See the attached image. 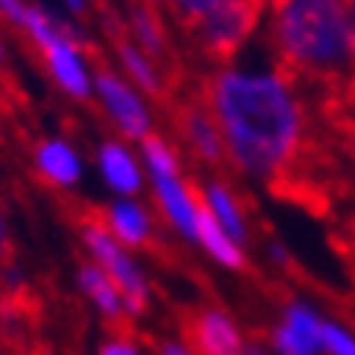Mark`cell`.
<instances>
[{
  "label": "cell",
  "mask_w": 355,
  "mask_h": 355,
  "mask_svg": "<svg viewBox=\"0 0 355 355\" xmlns=\"http://www.w3.org/2000/svg\"><path fill=\"white\" fill-rule=\"evenodd\" d=\"M352 108H355V92H352Z\"/></svg>",
  "instance_id": "31"
},
{
  "label": "cell",
  "mask_w": 355,
  "mask_h": 355,
  "mask_svg": "<svg viewBox=\"0 0 355 355\" xmlns=\"http://www.w3.org/2000/svg\"><path fill=\"white\" fill-rule=\"evenodd\" d=\"M155 355H197L184 336H165L155 343Z\"/></svg>",
  "instance_id": "23"
},
{
  "label": "cell",
  "mask_w": 355,
  "mask_h": 355,
  "mask_svg": "<svg viewBox=\"0 0 355 355\" xmlns=\"http://www.w3.org/2000/svg\"><path fill=\"white\" fill-rule=\"evenodd\" d=\"M32 168H35L38 181L44 187H54V191H73L83 184V175H86V162H83L80 149L60 133L42 137L32 146Z\"/></svg>",
  "instance_id": "12"
},
{
  "label": "cell",
  "mask_w": 355,
  "mask_h": 355,
  "mask_svg": "<svg viewBox=\"0 0 355 355\" xmlns=\"http://www.w3.org/2000/svg\"><path fill=\"white\" fill-rule=\"evenodd\" d=\"M324 318L327 314L311 298H288L266 330V343L276 355H318Z\"/></svg>",
  "instance_id": "8"
},
{
  "label": "cell",
  "mask_w": 355,
  "mask_h": 355,
  "mask_svg": "<svg viewBox=\"0 0 355 355\" xmlns=\"http://www.w3.org/2000/svg\"><path fill=\"white\" fill-rule=\"evenodd\" d=\"M92 102L102 108L114 137L127 143H143L155 133V111L149 98L133 86L118 67H96L92 76Z\"/></svg>",
  "instance_id": "6"
},
{
  "label": "cell",
  "mask_w": 355,
  "mask_h": 355,
  "mask_svg": "<svg viewBox=\"0 0 355 355\" xmlns=\"http://www.w3.org/2000/svg\"><path fill=\"white\" fill-rule=\"evenodd\" d=\"M114 60H118V70L140 89L146 98H159L165 96V73L162 64L155 58H149L146 51H140L137 44L130 42L127 35H121L114 42Z\"/></svg>",
  "instance_id": "16"
},
{
  "label": "cell",
  "mask_w": 355,
  "mask_h": 355,
  "mask_svg": "<svg viewBox=\"0 0 355 355\" xmlns=\"http://www.w3.org/2000/svg\"><path fill=\"white\" fill-rule=\"evenodd\" d=\"M266 257L273 260L276 266H288V260H292V257H288V248H286V244H279V241L266 244Z\"/></svg>",
  "instance_id": "26"
},
{
  "label": "cell",
  "mask_w": 355,
  "mask_h": 355,
  "mask_svg": "<svg viewBox=\"0 0 355 355\" xmlns=\"http://www.w3.org/2000/svg\"><path fill=\"white\" fill-rule=\"evenodd\" d=\"M96 175L111 197H140L146 191V168H143L140 149L121 137H105L96 146Z\"/></svg>",
  "instance_id": "10"
},
{
  "label": "cell",
  "mask_w": 355,
  "mask_h": 355,
  "mask_svg": "<svg viewBox=\"0 0 355 355\" xmlns=\"http://www.w3.org/2000/svg\"><path fill=\"white\" fill-rule=\"evenodd\" d=\"M263 26L266 54L295 80L355 76L349 0H273Z\"/></svg>",
  "instance_id": "2"
},
{
  "label": "cell",
  "mask_w": 355,
  "mask_h": 355,
  "mask_svg": "<svg viewBox=\"0 0 355 355\" xmlns=\"http://www.w3.org/2000/svg\"><path fill=\"white\" fill-rule=\"evenodd\" d=\"M349 26H352V48H355V0H349Z\"/></svg>",
  "instance_id": "29"
},
{
  "label": "cell",
  "mask_w": 355,
  "mask_h": 355,
  "mask_svg": "<svg viewBox=\"0 0 355 355\" xmlns=\"http://www.w3.org/2000/svg\"><path fill=\"white\" fill-rule=\"evenodd\" d=\"M98 222L127 251H146L155 241V209L143 197H111L98 209Z\"/></svg>",
  "instance_id": "11"
},
{
  "label": "cell",
  "mask_w": 355,
  "mask_h": 355,
  "mask_svg": "<svg viewBox=\"0 0 355 355\" xmlns=\"http://www.w3.org/2000/svg\"><path fill=\"white\" fill-rule=\"evenodd\" d=\"M244 355H276V352L270 349V343H266V340H251V343H248V352H244Z\"/></svg>",
  "instance_id": "27"
},
{
  "label": "cell",
  "mask_w": 355,
  "mask_h": 355,
  "mask_svg": "<svg viewBox=\"0 0 355 355\" xmlns=\"http://www.w3.org/2000/svg\"><path fill=\"white\" fill-rule=\"evenodd\" d=\"M184 340L197 355H244L251 343L235 314L219 304H203L193 311Z\"/></svg>",
  "instance_id": "9"
},
{
  "label": "cell",
  "mask_w": 355,
  "mask_h": 355,
  "mask_svg": "<svg viewBox=\"0 0 355 355\" xmlns=\"http://www.w3.org/2000/svg\"><path fill=\"white\" fill-rule=\"evenodd\" d=\"M80 241H83V251H86V260H92L121 288L130 320L143 318L149 311V304H153V282H149V273L146 266L140 263V257L133 251H127L121 241H114L105 232L102 222H98V216H86L80 222Z\"/></svg>",
  "instance_id": "5"
},
{
  "label": "cell",
  "mask_w": 355,
  "mask_h": 355,
  "mask_svg": "<svg viewBox=\"0 0 355 355\" xmlns=\"http://www.w3.org/2000/svg\"><path fill=\"white\" fill-rule=\"evenodd\" d=\"M127 38H130L140 51L155 58L162 64L168 58V32L159 16V7H149L143 0H133L127 7Z\"/></svg>",
  "instance_id": "18"
},
{
  "label": "cell",
  "mask_w": 355,
  "mask_h": 355,
  "mask_svg": "<svg viewBox=\"0 0 355 355\" xmlns=\"http://www.w3.org/2000/svg\"><path fill=\"white\" fill-rule=\"evenodd\" d=\"M7 58H10V51H7V42H3V35H0V70L7 67Z\"/></svg>",
  "instance_id": "28"
},
{
  "label": "cell",
  "mask_w": 355,
  "mask_h": 355,
  "mask_svg": "<svg viewBox=\"0 0 355 355\" xmlns=\"http://www.w3.org/2000/svg\"><path fill=\"white\" fill-rule=\"evenodd\" d=\"M19 35L35 48L38 60L44 67V76L54 83L60 96L70 102H92V76H96V64L89 60V48L83 32L73 22H67L64 16L51 13L42 3L26 7Z\"/></svg>",
  "instance_id": "3"
},
{
  "label": "cell",
  "mask_w": 355,
  "mask_h": 355,
  "mask_svg": "<svg viewBox=\"0 0 355 355\" xmlns=\"http://www.w3.org/2000/svg\"><path fill=\"white\" fill-rule=\"evenodd\" d=\"M318 355H355V327L343 318L327 314L324 327H320Z\"/></svg>",
  "instance_id": "19"
},
{
  "label": "cell",
  "mask_w": 355,
  "mask_h": 355,
  "mask_svg": "<svg viewBox=\"0 0 355 355\" xmlns=\"http://www.w3.org/2000/svg\"><path fill=\"white\" fill-rule=\"evenodd\" d=\"M146 168V187L153 193L155 216L175 232L181 241L193 244L200 222V193L197 184H191L181 165V153L178 146L165 137V133H149L143 143H137Z\"/></svg>",
  "instance_id": "4"
},
{
  "label": "cell",
  "mask_w": 355,
  "mask_h": 355,
  "mask_svg": "<svg viewBox=\"0 0 355 355\" xmlns=\"http://www.w3.org/2000/svg\"><path fill=\"white\" fill-rule=\"evenodd\" d=\"M200 207H203V203H200ZM193 248H197V251L203 254L209 263L222 266V270H232V273H238V270H244V266H248V248H244V244H238L235 238L225 235V232H222L219 225H216V222L203 213V209H200Z\"/></svg>",
  "instance_id": "17"
},
{
  "label": "cell",
  "mask_w": 355,
  "mask_h": 355,
  "mask_svg": "<svg viewBox=\"0 0 355 355\" xmlns=\"http://www.w3.org/2000/svg\"><path fill=\"white\" fill-rule=\"evenodd\" d=\"M13 251V229H10V209L3 203V193H0V254Z\"/></svg>",
  "instance_id": "24"
},
{
  "label": "cell",
  "mask_w": 355,
  "mask_h": 355,
  "mask_svg": "<svg viewBox=\"0 0 355 355\" xmlns=\"http://www.w3.org/2000/svg\"><path fill=\"white\" fill-rule=\"evenodd\" d=\"M96 355H149V352L133 333H127L124 327H114V333H108L96 346Z\"/></svg>",
  "instance_id": "20"
},
{
  "label": "cell",
  "mask_w": 355,
  "mask_h": 355,
  "mask_svg": "<svg viewBox=\"0 0 355 355\" xmlns=\"http://www.w3.org/2000/svg\"><path fill=\"white\" fill-rule=\"evenodd\" d=\"M76 288L83 292L89 308L98 314V320H105L108 327H124L127 320H130L121 288L114 286L92 260H83V263L76 266Z\"/></svg>",
  "instance_id": "14"
},
{
  "label": "cell",
  "mask_w": 355,
  "mask_h": 355,
  "mask_svg": "<svg viewBox=\"0 0 355 355\" xmlns=\"http://www.w3.org/2000/svg\"><path fill=\"white\" fill-rule=\"evenodd\" d=\"M203 105L238 175L270 184L295 165L308 137V108L298 80L270 54L241 51L222 60L207 80Z\"/></svg>",
  "instance_id": "1"
},
{
  "label": "cell",
  "mask_w": 355,
  "mask_h": 355,
  "mask_svg": "<svg viewBox=\"0 0 355 355\" xmlns=\"http://www.w3.org/2000/svg\"><path fill=\"white\" fill-rule=\"evenodd\" d=\"M263 10V0H219L191 26L200 51H207L219 64L238 58L260 29Z\"/></svg>",
  "instance_id": "7"
},
{
  "label": "cell",
  "mask_w": 355,
  "mask_h": 355,
  "mask_svg": "<svg viewBox=\"0 0 355 355\" xmlns=\"http://www.w3.org/2000/svg\"><path fill=\"white\" fill-rule=\"evenodd\" d=\"M197 193H200V203H203V213L229 238H235L238 244L248 248V241H251V219H248V209H244L235 187L229 181H222V178H209V181L197 184Z\"/></svg>",
  "instance_id": "13"
},
{
  "label": "cell",
  "mask_w": 355,
  "mask_h": 355,
  "mask_svg": "<svg viewBox=\"0 0 355 355\" xmlns=\"http://www.w3.org/2000/svg\"><path fill=\"white\" fill-rule=\"evenodd\" d=\"M216 3H219V0H165V7L171 10V16H175L181 26H187V29H191L207 10H213Z\"/></svg>",
  "instance_id": "21"
},
{
  "label": "cell",
  "mask_w": 355,
  "mask_h": 355,
  "mask_svg": "<svg viewBox=\"0 0 355 355\" xmlns=\"http://www.w3.org/2000/svg\"><path fill=\"white\" fill-rule=\"evenodd\" d=\"M26 7H29V0H0V22H7V29L19 32Z\"/></svg>",
  "instance_id": "22"
},
{
  "label": "cell",
  "mask_w": 355,
  "mask_h": 355,
  "mask_svg": "<svg viewBox=\"0 0 355 355\" xmlns=\"http://www.w3.org/2000/svg\"><path fill=\"white\" fill-rule=\"evenodd\" d=\"M60 7H64L67 16H73V19H83V16L89 13V7H92V0H58Z\"/></svg>",
  "instance_id": "25"
},
{
  "label": "cell",
  "mask_w": 355,
  "mask_h": 355,
  "mask_svg": "<svg viewBox=\"0 0 355 355\" xmlns=\"http://www.w3.org/2000/svg\"><path fill=\"white\" fill-rule=\"evenodd\" d=\"M143 3H149V7H159V10L165 7V0H143Z\"/></svg>",
  "instance_id": "30"
},
{
  "label": "cell",
  "mask_w": 355,
  "mask_h": 355,
  "mask_svg": "<svg viewBox=\"0 0 355 355\" xmlns=\"http://www.w3.org/2000/svg\"><path fill=\"white\" fill-rule=\"evenodd\" d=\"M181 137H184L187 153H193L200 162H207V165L225 162L222 133L216 127L213 114L207 111V105H187L181 111Z\"/></svg>",
  "instance_id": "15"
}]
</instances>
